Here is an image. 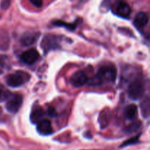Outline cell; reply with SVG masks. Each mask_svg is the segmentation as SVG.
I'll return each instance as SVG.
<instances>
[{"label": "cell", "mask_w": 150, "mask_h": 150, "mask_svg": "<svg viewBox=\"0 0 150 150\" xmlns=\"http://www.w3.org/2000/svg\"><path fill=\"white\" fill-rule=\"evenodd\" d=\"M30 79V75L23 71H17L13 74H10L5 78L7 85L13 88H18L24 85Z\"/></svg>", "instance_id": "6da1fadb"}, {"label": "cell", "mask_w": 150, "mask_h": 150, "mask_svg": "<svg viewBox=\"0 0 150 150\" xmlns=\"http://www.w3.org/2000/svg\"><path fill=\"white\" fill-rule=\"evenodd\" d=\"M100 83L103 82L111 83L117 79V69L113 65H106L100 67L96 76Z\"/></svg>", "instance_id": "7a4b0ae2"}, {"label": "cell", "mask_w": 150, "mask_h": 150, "mask_svg": "<svg viewBox=\"0 0 150 150\" xmlns=\"http://www.w3.org/2000/svg\"><path fill=\"white\" fill-rule=\"evenodd\" d=\"M127 93H128V96L132 99H139L144 95V86L140 81H133L129 85Z\"/></svg>", "instance_id": "3957f363"}, {"label": "cell", "mask_w": 150, "mask_h": 150, "mask_svg": "<svg viewBox=\"0 0 150 150\" xmlns=\"http://www.w3.org/2000/svg\"><path fill=\"white\" fill-rule=\"evenodd\" d=\"M23 103V97L21 94H13L6 102L5 107L8 112L16 113L20 110Z\"/></svg>", "instance_id": "277c9868"}, {"label": "cell", "mask_w": 150, "mask_h": 150, "mask_svg": "<svg viewBox=\"0 0 150 150\" xmlns=\"http://www.w3.org/2000/svg\"><path fill=\"white\" fill-rule=\"evenodd\" d=\"M70 82L73 86L81 88L88 82V77L83 71H78L72 75Z\"/></svg>", "instance_id": "5b68a950"}, {"label": "cell", "mask_w": 150, "mask_h": 150, "mask_svg": "<svg viewBox=\"0 0 150 150\" xmlns=\"http://www.w3.org/2000/svg\"><path fill=\"white\" fill-rule=\"evenodd\" d=\"M40 54L36 49H30L24 51L21 56V60L27 65H32L38 61Z\"/></svg>", "instance_id": "8992f818"}, {"label": "cell", "mask_w": 150, "mask_h": 150, "mask_svg": "<svg viewBox=\"0 0 150 150\" xmlns=\"http://www.w3.org/2000/svg\"><path fill=\"white\" fill-rule=\"evenodd\" d=\"M59 46V44L58 37L55 36V35H47L42 40V47L46 51L51 49H57Z\"/></svg>", "instance_id": "52a82bcc"}, {"label": "cell", "mask_w": 150, "mask_h": 150, "mask_svg": "<svg viewBox=\"0 0 150 150\" xmlns=\"http://www.w3.org/2000/svg\"><path fill=\"white\" fill-rule=\"evenodd\" d=\"M37 130L40 134L43 135H48L53 132L51 122L48 119H42L37 125Z\"/></svg>", "instance_id": "ba28073f"}, {"label": "cell", "mask_w": 150, "mask_h": 150, "mask_svg": "<svg viewBox=\"0 0 150 150\" xmlns=\"http://www.w3.org/2000/svg\"><path fill=\"white\" fill-rule=\"evenodd\" d=\"M131 13V8L127 2L124 1H120L116 7V13L122 18H127Z\"/></svg>", "instance_id": "9c48e42d"}, {"label": "cell", "mask_w": 150, "mask_h": 150, "mask_svg": "<svg viewBox=\"0 0 150 150\" xmlns=\"http://www.w3.org/2000/svg\"><path fill=\"white\" fill-rule=\"evenodd\" d=\"M148 21H149L148 15L144 12H140L135 16L133 23L138 29H142L147 24Z\"/></svg>", "instance_id": "30bf717a"}, {"label": "cell", "mask_w": 150, "mask_h": 150, "mask_svg": "<svg viewBox=\"0 0 150 150\" xmlns=\"http://www.w3.org/2000/svg\"><path fill=\"white\" fill-rule=\"evenodd\" d=\"M39 36V33H35V32H27L25 33L21 38V42L25 46H30L33 44L36 41Z\"/></svg>", "instance_id": "8fae6325"}, {"label": "cell", "mask_w": 150, "mask_h": 150, "mask_svg": "<svg viewBox=\"0 0 150 150\" xmlns=\"http://www.w3.org/2000/svg\"><path fill=\"white\" fill-rule=\"evenodd\" d=\"M42 115H43V110L42 107L40 106H35V107H33L30 117L32 123H38L40 121Z\"/></svg>", "instance_id": "7c38bea8"}, {"label": "cell", "mask_w": 150, "mask_h": 150, "mask_svg": "<svg viewBox=\"0 0 150 150\" xmlns=\"http://www.w3.org/2000/svg\"><path fill=\"white\" fill-rule=\"evenodd\" d=\"M138 113V107L136 104H130L127 106L125 110V115L127 119L133 120L136 117Z\"/></svg>", "instance_id": "4fadbf2b"}, {"label": "cell", "mask_w": 150, "mask_h": 150, "mask_svg": "<svg viewBox=\"0 0 150 150\" xmlns=\"http://www.w3.org/2000/svg\"><path fill=\"white\" fill-rule=\"evenodd\" d=\"M141 110L144 117L146 118L150 116V97H146L141 103Z\"/></svg>", "instance_id": "5bb4252c"}, {"label": "cell", "mask_w": 150, "mask_h": 150, "mask_svg": "<svg viewBox=\"0 0 150 150\" xmlns=\"http://www.w3.org/2000/svg\"><path fill=\"white\" fill-rule=\"evenodd\" d=\"M54 25L56 26H64V27H66L67 29H76V26H77V23H74V24H67L66 23L65 21H55L53 22Z\"/></svg>", "instance_id": "9a60e30c"}, {"label": "cell", "mask_w": 150, "mask_h": 150, "mask_svg": "<svg viewBox=\"0 0 150 150\" xmlns=\"http://www.w3.org/2000/svg\"><path fill=\"white\" fill-rule=\"evenodd\" d=\"M140 135H138V136L136 137H133V138H130V139L127 140V141H125L121 145V147H125V146H127L129 145H132V144H134L136 143H137L139 141V138Z\"/></svg>", "instance_id": "2e32d148"}, {"label": "cell", "mask_w": 150, "mask_h": 150, "mask_svg": "<svg viewBox=\"0 0 150 150\" xmlns=\"http://www.w3.org/2000/svg\"><path fill=\"white\" fill-rule=\"evenodd\" d=\"M29 1H30V2L34 6H35L36 7H38V8L42 7V3H43L42 0H29Z\"/></svg>", "instance_id": "e0dca14e"}, {"label": "cell", "mask_w": 150, "mask_h": 150, "mask_svg": "<svg viewBox=\"0 0 150 150\" xmlns=\"http://www.w3.org/2000/svg\"><path fill=\"white\" fill-rule=\"evenodd\" d=\"M139 125H138L137 123H134L133 124L130 125V126L127 128V129H128V131H130V132H134V131H136V129L139 128Z\"/></svg>", "instance_id": "ac0fdd59"}, {"label": "cell", "mask_w": 150, "mask_h": 150, "mask_svg": "<svg viewBox=\"0 0 150 150\" xmlns=\"http://www.w3.org/2000/svg\"><path fill=\"white\" fill-rule=\"evenodd\" d=\"M48 114H49L50 116H54V115L56 114V113H55V110H54V109L53 108V107H50L49 108H48Z\"/></svg>", "instance_id": "d6986e66"}, {"label": "cell", "mask_w": 150, "mask_h": 150, "mask_svg": "<svg viewBox=\"0 0 150 150\" xmlns=\"http://www.w3.org/2000/svg\"><path fill=\"white\" fill-rule=\"evenodd\" d=\"M1 63H2V60H1V57H0V66H1Z\"/></svg>", "instance_id": "ffe728a7"}, {"label": "cell", "mask_w": 150, "mask_h": 150, "mask_svg": "<svg viewBox=\"0 0 150 150\" xmlns=\"http://www.w3.org/2000/svg\"><path fill=\"white\" fill-rule=\"evenodd\" d=\"M0 96H1V90H0Z\"/></svg>", "instance_id": "44dd1931"}]
</instances>
